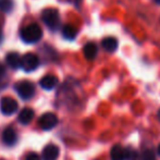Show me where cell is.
<instances>
[{"mask_svg": "<svg viewBox=\"0 0 160 160\" xmlns=\"http://www.w3.org/2000/svg\"><path fill=\"white\" fill-rule=\"evenodd\" d=\"M42 30L38 24H30L21 30V38L28 44H34L42 39Z\"/></svg>", "mask_w": 160, "mask_h": 160, "instance_id": "6da1fadb", "label": "cell"}, {"mask_svg": "<svg viewBox=\"0 0 160 160\" xmlns=\"http://www.w3.org/2000/svg\"><path fill=\"white\" fill-rule=\"evenodd\" d=\"M42 19L44 23L50 28L51 31H57L60 28V15L57 9L48 8L42 11Z\"/></svg>", "mask_w": 160, "mask_h": 160, "instance_id": "7a4b0ae2", "label": "cell"}, {"mask_svg": "<svg viewBox=\"0 0 160 160\" xmlns=\"http://www.w3.org/2000/svg\"><path fill=\"white\" fill-rule=\"evenodd\" d=\"M15 91L23 100H28L35 94V86L28 81H21L15 84Z\"/></svg>", "mask_w": 160, "mask_h": 160, "instance_id": "3957f363", "label": "cell"}, {"mask_svg": "<svg viewBox=\"0 0 160 160\" xmlns=\"http://www.w3.org/2000/svg\"><path fill=\"white\" fill-rule=\"evenodd\" d=\"M39 65V59L36 55L28 52L21 57V68L25 72H32L36 70Z\"/></svg>", "mask_w": 160, "mask_h": 160, "instance_id": "277c9868", "label": "cell"}, {"mask_svg": "<svg viewBox=\"0 0 160 160\" xmlns=\"http://www.w3.org/2000/svg\"><path fill=\"white\" fill-rule=\"evenodd\" d=\"M58 124V117L52 112H46L38 120V125L44 131L52 130Z\"/></svg>", "mask_w": 160, "mask_h": 160, "instance_id": "5b68a950", "label": "cell"}, {"mask_svg": "<svg viewBox=\"0 0 160 160\" xmlns=\"http://www.w3.org/2000/svg\"><path fill=\"white\" fill-rule=\"evenodd\" d=\"M18 108H19L18 101L11 97H3L0 101V109L2 113L6 116H11L15 113L18 111Z\"/></svg>", "mask_w": 160, "mask_h": 160, "instance_id": "8992f818", "label": "cell"}, {"mask_svg": "<svg viewBox=\"0 0 160 160\" xmlns=\"http://www.w3.org/2000/svg\"><path fill=\"white\" fill-rule=\"evenodd\" d=\"M60 155V149L55 144H48L42 150V160H57Z\"/></svg>", "mask_w": 160, "mask_h": 160, "instance_id": "52a82bcc", "label": "cell"}, {"mask_svg": "<svg viewBox=\"0 0 160 160\" xmlns=\"http://www.w3.org/2000/svg\"><path fill=\"white\" fill-rule=\"evenodd\" d=\"M58 82H59V80H58L57 76L52 75V74H48V75H45L40 80L39 85L42 86V88L46 89V91H51V89H53L57 86Z\"/></svg>", "mask_w": 160, "mask_h": 160, "instance_id": "ba28073f", "label": "cell"}, {"mask_svg": "<svg viewBox=\"0 0 160 160\" xmlns=\"http://www.w3.org/2000/svg\"><path fill=\"white\" fill-rule=\"evenodd\" d=\"M34 116H35L34 110L32 108L26 107V108H23V109L20 111L18 119H19V122L21 123V124L26 125V124H30V123L32 122L33 119H34Z\"/></svg>", "mask_w": 160, "mask_h": 160, "instance_id": "9c48e42d", "label": "cell"}, {"mask_svg": "<svg viewBox=\"0 0 160 160\" xmlns=\"http://www.w3.org/2000/svg\"><path fill=\"white\" fill-rule=\"evenodd\" d=\"M17 132L13 128L9 127L4 128V131L2 132V142H3L6 145H14L15 142H17Z\"/></svg>", "mask_w": 160, "mask_h": 160, "instance_id": "30bf717a", "label": "cell"}, {"mask_svg": "<svg viewBox=\"0 0 160 160\" xmlns=\"http://www.w3.org/2000/svg\"><path fill=\"white\" fill-rule=\"evenodd\" d=\"M83 52L87 60H94L98 52V47L95 42H87L83 48Z\"/></svg>", "mask_w": 160, "mask_h": 160, "instance_id": "8fae6325", "label": "cell"}, {"mask_svg": "<svg viewBox=\"0 0 160 160\" xmlns=\"http://www.w3.org/2000/svg\"><path fill=\"white\" fill-rule=\"evenodd\" d=\"M6 62L11 69H19L21 68V57L18 52H10L7 55Z\"/></svg>", "mask_w": 160, "mask_h": 160, "instance_id": "7c38bea8", "label": "cell"}, {"mask_svg": "<svg viewBox=\"0 0 160 160\" xmlns=\"http://www.w3.org/2000/svg\"><path fill=\"white\" fill-rule=\"evenodd\" d=\"M110 156H111V160H127L125 148H123L121 145H114L111 148Z\"/></svg>", "mask_w": 160, "mask_h": 160, "instance_id": "4fadbf2b", "label": "cell"}, {"mask_svg": "<svg viewBox=\"0 0 160 160\" xmlns=\"http://www.w3.org/2000/svg\"><path fill=\"white\" fill-rule=\"evenodd\" d=\"M101 46H102V48L105 49V50L112 52V51H114L118 48V39H117L116 37H113V36L106 37V38H103L102 42H101Z\"/></svg>", "mask_w": 160, "mask_h": 160, "instance_id": "5bb4252c", "label": "cell"}, {"mask_svg": "<svg viewBox=\"0 0 160 160\" xmlns=\"http://www.w3.org/2000/svg\"><path fill=\"white\" fill-rule=\"evenodd\" d=\"M62 34H63V37L65 39L73 40L76 37V35H78V30L72 24H65L62 28Z\"/></svg>", "mask_w": 160, "mask_h": 160, "instance_id": "9a60e30c", "label": "cell"}, {"mask_svg": "<svg viewBox=\"0 0 160 160\" xmlns=\"http://www.w3.org/2000/svg\"><path fill=\"white\" fill-rule=\"evenodd\" d=\"M13 9V0H0V10L2 12H10Z\"/></svg>", "mask_w": 160, "mask_h": 160, "instance_id": "2e32d148", "label": "cell"}, {"mask_svg": "<svg viewBox=\"0 0 160 160\" xmlns=\"http://www.w3.org/2000/svg\"><path fill=\"white\" fill-rule=\"evenodd\" d=\"M143 160H155V156L152 152L150 150H145L143 154Z\"/></svg>", "mask_w": 160, "mask_h": 160, "instance_id": "e0dca14e", "label": "cell"}, {"mask_svg": "<svg viewBox=\"0 0 160 160\" xmlns=\"http://www.w3.org/2000/svg\"><path fill=\"white\" fill-rule=\"evenodd\" d=\"M24 160H42V159H40L39 155L36 154V152H28Z\"/></svg>", "mask_w": 160, "mask_h": 160, "instance_id": "ac0fdd59", "label": "cell"}, {"mask_svg": "<svg viewBox=\"0 0 160 160\" xmlns=\"http://www.w3.org/2000/svg\"><path fill=\"white\" fill-rule=\"evenodd\" d=\"M4 73H6V68H4L3 64L0 63V78H1V76H3Z\"/></svg>", "mask_w": 160, "mask_h": 160, "instance_id": "d6986e66", "label": "cell"}, {"mask_svg": "<svg viewBox=\"0 0 160 160\" xmlns=\"http://www.w3.org/2000/svg\"><path fill=\"white\" fill-rule=\"evenodd\" d=\"M157 150H158V155L160 156V144H159V146H158V149H157Z\"/></svg>", "mask_w": 160, "mask_h": 160, "instance_id": "ffe728a7", "label": "cell"}, {"mask_svg": "<svg viewBox=\"0 0 160 160\" xmlns=\"http://www.w3.org/2000/svg\"><path fill=\"white\" fill-rule=\"evenodd\" d=\"M155 2H156L157 4H160V0H155Z\"/></svg>", "mask_w": 160, "mask_h": 160, "instance_id": "44dd1931", "label": "cell"}, {"mask_svg": "<svg viewBox=\"0 0 160 160\" xmlns=\"http://www.w3.org/2000/svg\"><path fill=\"white\" fill-rule=\"evenodd\" d=\"M2 39V35H1V30H0V42H1Z\"/></svg>", "mask_w": 160, "mask_h": 160, "instance_id": "7402d4cb", "label": "cell"}, {"mask_svg": "<svg viewBox=\"0 0 160 160\" xmlns=\"http://www.w3.org/2000/svg\"><path fill=\"white\" fill-rule=\"evenodd\" d=\"M158 119H159V121H160V109H159V111H158Z\"/></svg>", "mask_w": 160, "mask_h": 160, "instance_id": "603a6c76", "label": "cell"}, {"mask_svg": "<svg viewBox=\"0 0 160 160\" xmlns=\"http://www.w3.org/2000/svg\"><path fill=\"white\" fill-rule=\"evenodd\" d=\"M0 160H1V159H0Z\"/></svg>", "mask_w": 160, "mask_h": 160, "instance_id": "cb8c5ba5", "label": "cell"}]
</instances>
